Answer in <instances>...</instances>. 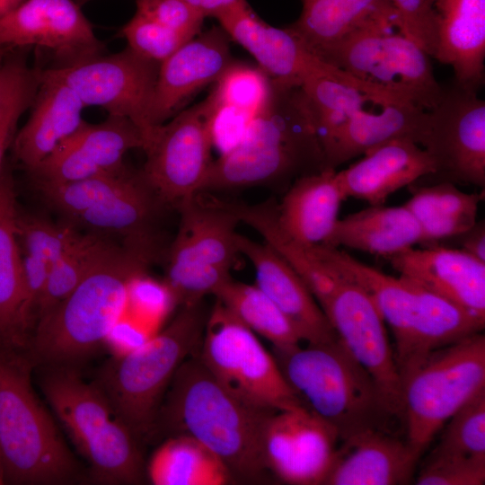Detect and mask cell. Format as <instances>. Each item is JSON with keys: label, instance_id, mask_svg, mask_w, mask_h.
Returning a JSON list of instances; mask_svg holds the SVG:
<instances>
[{"label": "cell", "instance_id": "obj_1", "mask_svg": "<svg viewBox=\"0 0 485 485\" xmlns=\"http://www.w3.org/2000/svg\"><path fill=\"white\" fill-rule=\"evenodd\" d=\"M275 411L236 397L194 353L181 363L170 383L155 432L189 436L221 460L233 481L259 482L268 471L262 436Z\"/></svg>", "mask_w": 485, "mask_h": 485}, {"label": "cell", "instance_id": "obj_2", "mask_svg": "<svg viewBox=\"0 0 485 485\" xmlns=\"http://www.w3.org/2000/svg\"><path fill=\"white\" fill-rule=\"evenodd\" d=\"M272 84L267 105L254 117L242 140L213 160L199 192L259 186L285 191L297 178L325 169L301 87Z\"/></svg>", "mask_w": 485, "mask_h": 485}, {"label": "cell", "instance_id": "obj_3", "mask_svg": "<svg viewBox=\"0 0 485 485\" xmlns=\"http://www.w3.org/2000/svg\"><path fill=\"white\" fill-rule=\"evenodd\" d=\"M313 249L322 262L371 298L392 332L401 381L434 351L484 328V320L401 276L387 275L337 247Z\"/></svg>", "mask_w": 485, "mask_h": 485}, {"label": "cell", "instance_id": "obj_4", "mask_svg": "<svg viewBox=\"0 0 485 485\" xmlns=\"http://www.w3.org/2000/svg\"><path fill=\"white\" fill-rule=\"evenodd\" d=\"M154 260L118 243L55 307L38 319L27 343L34 366L74 365L104 344L125 314L132 281Z\"/></svg>", "mask_w": 485, "mask_h": 485}, {"label": "cell", "instance_id": "obj_5", "mask_svg": "<svg viewBox=\"0 0 485 485\" xmlns=\"http://www.w3.org/2000/svg\"><path fill=\"white\" fill-rule=\"evenodd\" d=\"M20 348L0 345V467L4 483L75 481L79 467L31 384L34 367Z\"/></svg>", "mask_w": 485, "mask_h": 485}, {"label": "cell", "instance_id": "obj_6", "mask_svg": "<svg viewBox=\"0 0 485 485\" xmlns=\"http://www.w3.org/2000/svg\"><path fill=\"white\" fill-rule=\"evenodd\" d=\"M203 301L181 306L167 327L137 349L112 356L99 371L96 383L138 441L155 433L159 409L174 374L199 349L208 315Z\"/></svg>", "mask_w": 485, "mask_h": 485}, {"label": "cell", "instance_id": "obj_7", "mask_svg": "<svg viewBox=\"0 0 485 485\" xmlns=\"http://www.w3.org/2000/svg\"><path fill=\"white\" fill-rule=\"evenodd\" d=\"M272 354L301 406L333 426L340 441L381 428L388 413L377 388L338 338L304 348H273Z\"/></svg>", "mask_w": 485, "mask_h": 485}, {"label": "cell", "instance_id": "obj_8", "mask_svg": "<svg viewBox=\"0 0 485 485\" xmlns=\"http://www.w3.org/2000/svg\"><path fill=\"white\" fill-rule=\"evenodd\" d=\"M177 233L167 247L163 282L177 306L204 300L229 280L240 254L239 218L227 199L198 192L176 208Z\"/></svg>", "mask_w": 485, "mask_h": 485}, {"label": "cell", "instance_id": "obj_9", "mask_svg": "<svg viewBox=\"0 0 485 485\" xmlns=\"http://www.w3.org/2000/svg\"><path fill=\"white\" fill-rule=\"evenodd\" d=\"M429 57L393 22L374 21L348 33L320 59L393 98L430 110L444 88Z\"/></svg>", "mask_w": 485, "mask_h": 485}, {"label": "cell", "instance_id": "obj_10", "mask_svg": "<svg viewBox=\"0 0 485 485\" xmlns=\"http://www.w3.org/2000/svg\"><path fill=\"white\" fill-rule=\"evenodd\" d=\"M485 389L481 331L431 353L402 382L407 441L421 454L448 419Z\"/></svg>", "mask_w": 485, "mask_h": 485}, {"label": "cell", "instance_id": "obj_11", "mask_svg": "<svg viewBox=\"0 0 485 485\" xmlns=\"http://www.w3.org/2000/svg\"><path fill=\"white\" fill-rule=\"evenodd\" d=\"M198 352L217 381L244 402L271 410L302 407L273 354L216 299Z\"/></svg>", "mask_w": 485, "mask_h": 485}, {"label": "cell", "instance_id": "obj_12", "mask_svg": "<svg viewBox=\"0 0 485 485\" xmlns=\"http://www.w3.org/2000/svg\"><path fill=\"white\" fill-rule=\"evenodd\" d=\"M208 94L155 127L143 150L146 159L141 173L168 207H177L199 192L213 163Z\"/></svg>", "mask_w": 485, "mask_h": 485}, {"label": "cell", "instance_id": "obj_13", "mask_svg": "<svg viewBox=\"0 0 485 485\" xmlns=\"http://www.w3.org/2000/svg\"><path fill=\"white\" fill-rule=\"evenodd\" d=\"M159 66L127 47L118 53L42 71L69 86L85 107H101L109 115L131 119L146 143L154 128L149 111Z\"/></svg>", "mask_w": 485, "mask_h": 485}, {"label": "cell", "instance_id": "obj_14", "mask_svg": "<svg viewBox=\"0 0 485 485\" xmlns=\"http://www.w3.org/2000/svg\"><path fill=\"white\" fill-rule=\"evenodd\" d=\"M419 146L433 159V183L485 187V101L454 84L428 110ZM429 177V176H428Z\"/></svg>", "mask_w": 485, "mask_h": 485}, {"label": "cell", "instance_id": "obj_15", "mask_svg": "<svg viewBox=\"0 0 485 485\" xmlns=\"http://www.w3.org/2000/svg\"><path fill=\"white\" fill-rule=\"evenodd\" d=\"M321 308L338 339L372 378L388 415L401 418L402 381L384 322L371 298L341 276Z\"/></svg>", "mask_w": 485, "mask_h": 485}, {"label": "cell", "instance_id": "obj_16", "mask_svg": "<svg viewBox=\"0 0 485 485\" xmlns=\"http://www.w3.org/2000/svg\"><path fill=\"white\" fill-rule=\"evenodd\" d=\"M337 429L304 407L277 410L262 436L266 468L294 485L323 484L334 462Z\"/></svg>", "mask_w": 485, "mask_h": 485}, {"label": "cell", "instance_id": "obj_17", "mask_svg": "<svg viewBox=\"0 0 485 485\" xmlns=\"http://www.w3.org/2000/svg\"><path fill=\"white\" fill-rule=\"evenodd\" d=\"M142 130L129 119L109 117L98 124L84 121L31 173L36 182L64 183L124 171V155L143 150Z\"/></svg>", "mask_w": 485, "mask_h": 485}, {"label": "cell", "instance_id": "obj_18", "mask_svg": "<svg viewBox=\"0 0 485 485\" xmlns=\"http://www.w3.org/2000/svg\"><path fill=\"white\" fill-rule=\"evenodd\" d=\"M100 45L73 0H24L0 18V48L43 47L66 64L93 54Z\"/></svg>", "mask_w": 485, "mask_h": 485}, {"label": "cell", "instance_id": "obj_19", "mask_svg": "<svg viewBox=\"0 0 485 485\" xmlns=\"http://www.w3.org/2000/svg\"><path fill=\"white\" fill-rule=\"evenodd\" d=\"M229 40L220 26H213L160 64L149 111L153 128L168 121L201 89L219 79L234 62Z\"/></svg>", "mask_w": 485, "mask_h": 485}, {"label": "cell", "instance_id": "obj_20", "mask_svg": "<svg viewBox=\"0 0 485 485\" xmlns=\"http://www.w3.org/2000/svg\"><path fill=\"white\" fill-rule=\"evenodd\" d=\"M216 19L229 39L246 49L277 84L300 87L307 78L331 66L313 54L288 26L278 28L263 21L246 0Z\"/></svg>", "mask_w": 485, "mask_h": 485}, {"label": "cell", "instance_id": "obj_21", "mask_svg": "<svg viewBox=\"0 0 485 485\" xmlns=\"http://www.w3.org/2000/svg\"><path fill=\"white\" fill-rule=\"evenodd\" d=\"M387 259L400 276L485 320V262L438 245L412 247Z\"/></svg>", "mask_w": 485, "mask_h": 485}, {"label": "cell", "instance_id": "obj_22", "mask_svg": "<svg viewBox=\"0 0 485 485\" xmlns=\"http://www.w3.org/2000/svg\"><path fill=\"white\" fill-rule=\"evenodd\" d=\"M237 246L254 269L255 285L288 319L302 341L317 344L338 338L304 280L270 246L239 233Z\"/></svg>", "mask_w": 485, "mask_h": 485}, {"label": "cell", "instance_id": "obj_23", "mask_svg": "<svg viewBox=\"0 0 485 485\" xmlns=\"http://www.w3.org/2000/svg\"><path fill=\"white\" fill-rule=\"evenodd\" d=\"M341 441L323 484L401 485L411 481L420 454L407 440L370 428Z\"/></svg>", "mask_w": 485, "mask_h": 485}, {"label": "cell", "instance_id": "obj_24", "mask_svg": "<svg viewBox=\"0 0 485 485\" xmlns=\"http://www.w3.org/2000/svg\"><path fill=\"white\" fill-rule=\"evenodd\" d=\"M436 172L428 152L412 140L394 139L378 146L348 168L336 172L345 198L384 205L396 190Z\"/></svg>", "mask_w": 485, "mask_h": 485}, {"label": "cell", "instance_id": "obj_25", "mask_svg": "<svg viewBox=\"0 0 485 485\" xmlns=\"http://www.w3.org/2000/svg\"><path fill=\"white\" fill-rule=\"evenodd\" d=\"M428 114V110L399 101L357 111L320 140L325 169L336 170L352 158L394 139L406 138L419 145Z\"/></svg>", "mask_w": 485, "mask_h": 485}, {"label": "cell", "instance_id": "obj_26", "mask_svg": "<svg viewBox=\"0 0 485 485\" xmlns=\"http://www.w3.org/2000/svg\"><path fill=\"white\" fill-rule=\"evenodd\" d=\"M437 61L452 67L454 84L476 92L484 84L485 0H432Z\"/></svg>", "mask_w": 485, "mask_h": 485}, {"label": "cell", "instance_id": "obj_27", "mask_svg": "<svg viewBox=\"0 0 485 485\" xmlns=\"http://www.w3.org/2000/svg\"><path fill=\"white\" fill-rule=\"evenodd\" d=\"M39 80L30 117L13 141L14 156L30 172L84 121L85 106L69 86L42 70Z\"/></svg>", "mask_w": 485, "mask_h": 485}, {"label": "cell", "instance_id": "obj_28", "mask_svg": "<svg viewBox=\"0 0 485 485\" xmlns=\"http://www.w3.org/2000/svg\"><path fill=\"white\" fill-rule=\"evenodd\" d=\"M40 387L80 453L118 417L96 381H86L74 365L43 366Z\"/></svg>", "mask_w": 485, "mask_h": 485}, {"label": "cell", "instance_id": "obj_29", "mask_svg": "<svg viewBox=\"0 0 485 485\" xmlns=\"http://www.w3.org/2000/svg\"><path fill=\"white\" fill-rule=\"evenodd\" d=\"M336 170L324 169L295 180L277 201L280 228L305 247L325 244L346 199Z\"/></svg>", "mask_w": 485, "mask_h": 485}, {"label": "cell", "instance_id": "obj_30", "mask_svg": "<svg viewBox=\"0 0 485 485\" xmlns=\"http://www.w3.org/2000/svg\"><path fill=\"white\" fill-rule=\"evenodd\" d=\"M417 243H422V233L404 205H377L339 218L322 245L346 247L389 258Z\"/></svg>", "mask_w": 485, "mask_h": 485}, {"label": "cell", "instance_id": "obj_31", "mask_svg": "<svg viewBox=\"0 0 485 485\" xmlns=\"http://www.w3.org/2000/svg\"><path fill=\"white\" fill-rule=\"evenodd\" d=\"M14 187L8 170L0 172V345L21 348L27 346L22 317V257L17 236Z\"/></svg>", "mask_w": 485, "mask_h": 485}, {"label": "cell", "instance_id": "obj_32", "mask_svg": "<svg viewBox=\"0 0 485 485\" xmlns=\"http://www.w3.org/2000/svg\"><path fill=\"white\" fill-rule=\"evenodd\" d=\"M301 3L298 19L288 27L319 58L348 33L370 22L391 21L398 27L389 0H301Z\"/></svg>", "mask_w": 485, "mask_h": 485}, {"label": "cell", "instance_id": "obj_33", "mask_svg": "<svg viewBox=\"0 0 485 485\" xmlns=\"http://www.w3.org/2000/svg\"><path fill=\"white\" fill-rule=\"evenodd\" d=\"M227 200L240 223L255 230L263 242L293 268L321 306L331 295L341 276L322 262L315 255L313 247L298 243L280 228L276 215L278 200L269 198L253 205L234 199Z\"/></svg>", "mask_w": 485, "mask_h": 485}, {"label": "cell", "instance_id": "obj_34", "mask_svg": "<svg viewBox=\"0 0 485 485\" xmlns=\"http://www.w3.org/2000/svg\"><path fill=\"white\" fill-rule=\"evenodd\" d=\"M300 87L319 141L363 109L402 101L332 66L310 76Z\"/></svg>", "mask_w": 485, "mask_h": 485}, {"label": "cell", "instance_id": "obj_35", "mask_svg": "<svg viewBox=\"0 0 485 485\" xmlns=\"http://www.w3.org/2000/svg\"><path fill=\"white\" fill-rule=\"evenodd\" d=\"M408 187L411 197L404 206L420 227L422 243L454 238L468 230L476 223L485 197L484 190L467 193L448 181Z\"/></svg>", "mask_w": 485, "mask_h": 485}, {"label": "cell", "instance_id": "obj_36", "mask_svg": "<svg viewBox=\"0 0 485 485\" xmlns=\"http://www.w3.org/2000/svg\"><path fill=\"white\" fill-rule=\"evenodd\" d=\"M146 474L154 485H224L233 481L214 453L185 435L169 436L155 450Z\"/></svg>", "mask_w": 485, "mask_h": 485}, {"label": "cell", "instance_id": "obj_37", "mask_svg": "<svg viewBox=\"0 0 485 485\" xmlns=\"http://www.w3.org/2000/svg\"><path fill=\"white\" fill-rule=\"evenodd\" d=\"M138 440L116 417L92 439L82 455L89 463L90 480L98 484H137L144 466Z\"/></svg>", "mask_w": 485, "mask_h": 485}, {"label": "cell", "instance_id": "obj_38", "mask_svg": "<svg viewBox=\"0 0 485 485\" xmlns=\"http://www.w3.org/2000/svg\"><path fill=\"white\" fill-rule=\"evenodd\" d=\"M213 295L245 326L269 340L273 348H288L302 341L288 319L256 285L231 278Z\"/></svg>", "mask_w": 485, "mask_h": 485}, {"label": "cell", "instance_id": "obj_39", "mask_svg": "<svg viewBox=\"0 0 485 485\" xmlns=\"http://www.w3.org/2000/svg\"><path fill=\"white\" fill-rule=\"evenodd\" d=\"M117 244L108 236L82 234L77 242L50 266L36 319L66 297Z\"/></svg>", "mask_w": 485, "mask_h": 485}, {"label": "cell", "instance_id": "obj_40", "mask_svg": "<svg viewBox=\"0 0 485 485\" xmlns=\"http://www.w3.org/2000/svg\"><path fill=\"white\" fill-rule=\"evenodd\" d=\"M38 70L22 59L2 65L0 76V172L6 150L13 144L16 125L23 112L31 107L39 88Z\"/></svg>", "mask_w": 485, "mask_h": 485}, {"label": "cell", "instance_id": "obj_41", "mask_svg": "<svg viewBox=\"0 0 485 485\" xmlns=\"http://www.w3.org/2000/svg\"><path fill=\"white\" fill-rule=\"evenodd\" d=\"M273 90L269 76L258 66L234 62L209 93L214 102L254 118L268 103Z\"/></svg>", "mask_w": 485, "mask_h": 485}, {"label": "cell", "instance_id": "obj_42", "mask_svg": "<svg viewBox=\"0 0 485 485\" xmlns=\"http://www.w3.org/2000/svg\"><path fill=\"white\" fill-rule=\"evenodd\" d=\"M133 174L126 168L117 173L75 181L36 183L44 198L68 219L120 191Z\"/></svg>", "mask_w": 485, "mask_h": 485}, {"label": "cell", "instance_id": "obj_43", "mask_svg": "<svg viewBox=\"0 0 485 485\" xmlns=\"http://www.w3.org/2000/svg\"><path fill=\"white\" fill-rule=\"evenodd\" d=\"M447 422L431 454L485 460V389Z\"/></svg>", "mask_w": 485, "mask_h": 485}, {"label": "cell", "instance_id": "obj_44", "mask_svg": "<svg viewBox=\"0 0 485 485\" xmlns=\"http://www.w3.org/2000/svg\"><path fill=\"white\" fill-rule=\"evenodd\" d=\"M81 235L68 223L57 225L40 216L18 213L17 236L25 254L43 260L49 267L64 256Z\"/></svg>", "mask_w": 485, "mask_h": 485}, {"label": "cell", "instance_id": "obj_45", "mask_svg": "<svg viewBox=\"0 0 485 485\" xmlns=\"http://www.w3.org/2000/svg\"><path fill=\"white\" fill-rule=\"evenodd\" d=\"M120 35L138 55L159 64L190 40L137 13L122 27Z\"/></svg>", "mask_w": 485, "mask_h": 485}, {"label": "cell", "instance_id": "obj_46", "mask_svg": "<svg viewBox=\"0 0 485 485\" xmlns=\"http://www.w3.org/2000/svg\"><path fill=\"white\" fill-rule=\"evenodd\" d=\"M175 306L174 298L163 281H155L146 273L132 281L127 308V313L132 316L158 331Z\"/></svg>", "mask_w": 485, "mask_h": 485}, {"label": "cell", "instance_id": "obj_47", "mask_svg": "<svg viewBox=\"0 0 485 485\" xmlns=\"http://www.w3.org/2000/svg\"><path fill=\"white\" fill-rule=\"evenodd\" d=\"M419 485H483L485 460L430 454L420 470Z\"/></svg>", "mask_w": 485, "mask_h": 485}, {"label": "cell", "instance_id": "obj_48", "mask_svg": "<svg viewBox=\"0 0 485 485\" xmlns=\"http://www.w3.org/2000/svg\"><path fill=\"white\" fill-rule=\"evenodd\" d=\"M389 1L395 11L399 31L434 57L436 23L432 0Z\"/></svg>", "mask_w": 485, "mask_h": 485}, {"label": "cell", "instance_id": "obj_49", "mask_svg": "<svg viewBox=\"0 0 485 485\" xmlns=\"http://www.w3.org/2000/svg\"><path fill=\"white\" fill-rule=\"evenodd\" d=\"M137 13L189 39L201 31L204 17L185 0H136Z\"/></svg>", "mask_w": 485, "mask_h": 485}, {"label": "cell", "instance_id": "obj_50", "mask_svg": "<svg viewBox=\"0 0 485 485\" xmlns=\"http://www.w3.org/2000/svg\"><path fill=\"white\" fill-rule=\"evenodd\" d=\"M49 266L43 260L25 254L22 257L23 295L22 317L29 331L36 318L37 310L48 280Z\"/></svg>", "mask_w": 485, "mask_h": 485}, {"label": "cell", "instance_id": "obj_51", "mask_svg": "<svg viewBox=\"0 0 485 485\" xmlns=\"http://www.w3.org/2000/svg\"><path fill=\"white\" fill-rule=\"evenodd\" d=\"M158 331L126 312L112 328L104 344L114 357H119L137 349Z\"/></svg>", "mask_w": 485, "mask_h": 485}, {"label": "cell", "instance_id": "obj_52", "mask_svg": "<svg viewBox=\"0 0 485 485\" xmlns=\"http://www.w3.org/2000/svg\"><path fill=\"white\" fill-rule=\"evenodd\" d=\"M461 249L481 261L485 262V222L476 223L465 232L454 237Z\"/></svg>", "mask_w": 485, "mask_h": 485}, {"label": "cell", "instance_id": "obj_53", "mask_svg": "<svg viewBox=\"0 0 485 485\" xmlns=\"http://www.w3.org/2000/svg\"><path fill=\"white\" fill-rule=\"evenodd\" d=\"M195 8L204 18H216L221 13L230 10L242 0H185Z\"/></svg>", "mask_w": 485, "mask_h": 485}, {"label": "cell", "instance_id": "obj_54", "mask_svg": "<svg viewBox=\"0 0 485 485\" xmlns=\"http://www.w3.org/2000/svg\"><path fill=\"white\" fill-rule=\"evenodd\" d=\"M24 0H0V18L15 9Z\"/></svg>", "mask_w": 485, "mask_h": 485}, {"label": "cell", "instance_id": "obj_55", "mask_svg": "<svg viewBox=\"0 0 485 485\" xmlns=\"http://www.w3.org/2000/svg\"><path fill=\"white\" fill-rule=\"evenodd\" d=\"M2 484H4V478H3V474H2V471H1V467H0V485Z\"/></svg>", "mask_w": 485, "mask_h": 485}, {"label": "cell", "instance_id": "obj_56", "mask_svg": "<svg viewBox=\"0 0 485 485\" xmlns=\"http://www.w3.org/2000/svg\"><path fill=\"white\" fill-rule=\"evenodd\" d=\"M1 54H0V76H1V68H2Z\"/></svg>", "mask_w": 485, "mask_h": 485}]
</instances>
